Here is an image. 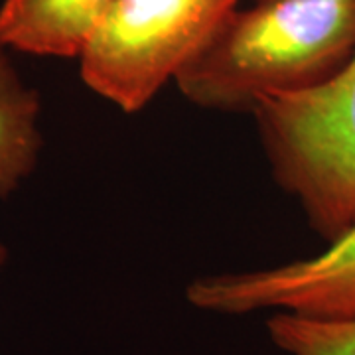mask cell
Here are the masks:
<instances>
[{"label":"cell","instance_id":"1","mask_svg":"<svg viewBox=\"0 0 355 355\" xmlns=\"http://www.w3.org/2000/svg\"><path fill=\"white\" fill-rule=\"evenodd\" d=\"M354 51L355 0H257L229 12L174 83L198 107L253 113L328 79Z\"/></svg>","mask_w":355,"mask_h":355},{"label":"cell","instance_id":"2","mask_svg":"<svg viewBox=\"0 0 355 355\" xmlns=\"http://www.w3.org/2000/svg\"><path fill=\"white\" fill-rule=\"evenodd\" d=\"M272 174L328 243L355 225V51L316 85L253 111Z\"/></svg>","mask_w":355,"mask_h":355},{"label":"cell","instance_id":"3","mask_svg":"<svg viewBox=\"0 0 355 355\" xmlns=\"http://www.w3.org/2000/svg\"><path fill=\"white\" fill-rule=\"evenodd\" d=\"M239 0H114L79 55L91 91L137 113L190 64Z\"/></svg>","mask_w":355,"mask_h":355},{"label":"cell","instance_id":"4","mask_svg":"<svg viewBox=\"0 0 355 355\" xmlns=\"http://www.w3.org/2000/svg\"><path fill=\"white\" fill-rule=\"evenodd\" d=\"M186 298L198 310L227 316L259 310L312 318L355 316V225L316 257L191 280Z\"/></svg>","mask_w":355,"mask_h":355},{"label":"cell","instance_id":"5","mask_svg":"<svg viewBox=\"0 0 355 355\" xmlns=\"http://www.w3.org/2000/svg\"><path fill=\"white\" fill-rule=\"evenodd\" d=\"M114 0H4L0 42L10 51L79 58Z\"/></svg>","mask_w":355,"mask_h":355},{"label":"cell","instance_id":"6","mask_svg":"<svg viewBox=\"0 0 355 355\" xmlns=\"http://www.w3.org/2000/svg\"><path fill=\"white\" fill-rule=\"evenodd\" d=\"M42 101L0 42V200L30 176L42 153Z\"/></svg>","mask_w":355,"mask_h":355},{"label":"cell","instance_id":"7","mask_svg":"<svg viewBox=\"0 0 355 355\" xmlns=\"http://www.w3.org/2000/svg\"><path fill=\"white\" fill-rule=\"evenodd\" d=\"M266 331L270 342L288 355H355V316L275 312L266 320Z\"/></svg>","mask_w":355,"mask_h":355},{"label":"cell","instance_id":"8","mask_svg":"<svg viewBox=\"0 0 355 355\" xmlns=\"http://www.w3.org/2000/svg\"><path fill=\"white\" fill-rule=\"evenodd\" d=\"M6 257H8V251H6V247L0 243V268H2L4 263H6Z\"/></svg>","mask_w":355,"mask_h":355}]
</instances>
